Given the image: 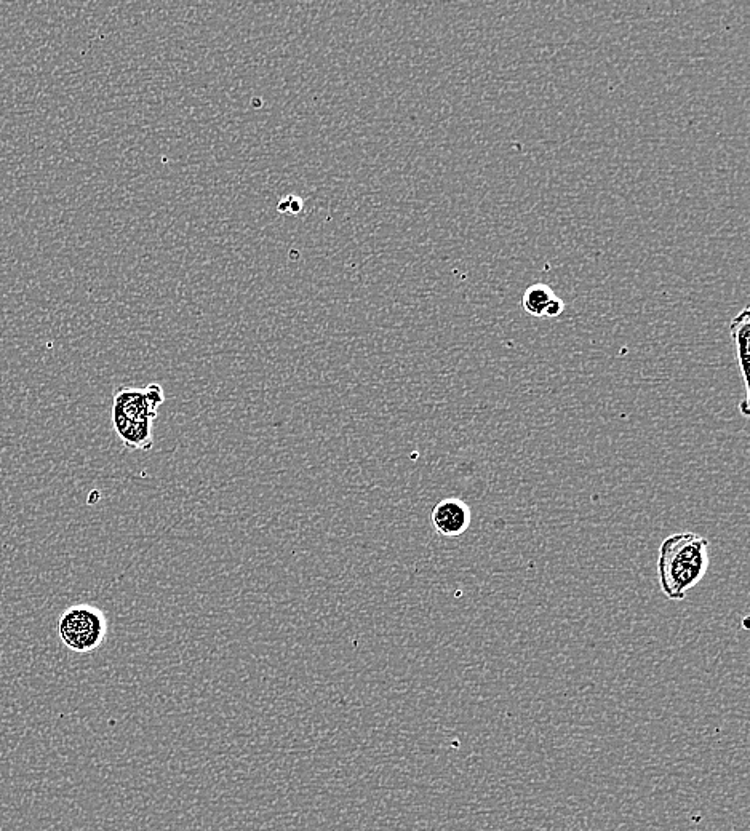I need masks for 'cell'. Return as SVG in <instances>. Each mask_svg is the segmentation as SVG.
<instances>
[{
    "label": "cell",
    "instance_id": "5",
    "mask_svg": "<svg viewBox=\"0 0 750 831\" xmlns=\"http://www.w3.org/2000/svg\"><path fill=\"white\" fill-rule=\"evenodd\" d=\"M731 339L735 344V357L738 362L739 371L743 376L744 390H746V397L743 402L739 403V411L744 418H749L750 414V312L749 307H746L741 314L736 315L735 319L731 320L730 325Z\"/></svg>",
    "mask_w": 750,
    "mask_h": 831
},
{
    "label": "cell",
    "instance_id": "7",
    "mask_svg": "<svg viewBox=\"0 0 750 831\" xmlns=\"http://www.w3.org/2000/svg\"><path fill=\"white\" fill-rule=\"evenodd\" d=\"M277 210H279V213H285V215H298L303 210V199L296 194L285 195L280 199Z\"/></svg>",
    "mask_w": 750,
    "mask_h": 831
},
{
    "label": "cell",
    "instance_id": "4",
    "mask_svg": "<svg viewBox=\"0 0 750 831\" xmlns=\"http://www.w3.org/2000/svg\"><path fill=\"white\" fill-rule=\"evenodd\" d=\"M471 509L458 498L442 499L431 513L432 526L437 534L447 539L463 536L471 526Z\"/></svg>",
    "mask_w": 750,
    "mask_h": 831
},
{
    "label": "cell",
    "instance_id": "8",
    "mask_svg": "<svg viewBox=\"0 0 750 831\" xmlns=\"http://www.w3.org/2000/svg\"><path fill=\"white\" fill-rule=\"evenodd\" d=\"M563 312H565V303H563L559 296H555L552 299V303L547 307L546 317L547 319H559Z\"/></svg>",
    "mask_w": 750,
    "mask_h": 831
},
{
    "label": "cell",
    "instance_id": "1",
    "mask_svg": "<svg viewBox=\"0 0 750 831\" xmlns=\"http://www.w3.org/2000/svg\"><path fill=\"white\" fill-rule=\"evenodd\" d=\"M709 542L695 533L666 537L659 547L658 581L664 597L682 601L709 571Z\"/></svg>",
    "mask_w": 750,
    "mask_h": 831
},
{
    "label": "cell",
    "instance_id": "6",
    "mask_svg": "<svg viewBox=\"0 0 750 831\" xmlns=\"http://www.w3.org/2000/svg\"><path fill=\"white\" fill-rule=\"evenodd\" d=\"M555 296L557 295H555L554 290L546 283H535L523 293V311L531 317H535V319H543V317H546L547 307L552 303Z\"/></svg>",
    "mask_w": 750,
    "mask_h": 831
},
{
    "label": "cell",
    "instance_id": "2",
    "mask_svg": "<svg viewBox=\"0 0 750 831\" xmlns=\"http://www.w3.org/2000/svg\"><path fill=\"white\" fill-rule=\"evenodd\" d=\"M165 402L164 389L157 382L148 387H122L114 395L112 426L127 450L152 448V422Z\"/></svg>",
    "mask_w": 750,
    "mask_h": 831
},
{
    "label": "cell",
    "instance_id": "3",
    "mask_svg": "<svg viewBox=\"0 0 750 831\" xmlns=\"http://www.w3.org/2000/svg\"><path fill=\"white\" fill-rule=\"evenodd\" d=\"M108 633V619L92 605H74L61 614L58 635L74 653L87 654L100 648Z\"/></svg>",
    "mask_w": 750,
    "mask_h": 831
}]
</instances>
